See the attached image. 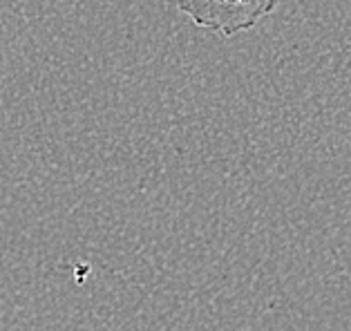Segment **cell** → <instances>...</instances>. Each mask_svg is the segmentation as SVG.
Returning a JSON list of instances; mask_svg holds the SVG:
<instances>
[{"instance_id":"6da1fadb","label":"cell","mask_w":351,"mask_h":331,"mask_svg":"<svg viewBox=\"0 0 351 331\" xmlns=\"http://www.w3.org/2000/svg\"><path fill=\"white\" fill-rule=\"evenodd\" d=\"M280 0H177L179 12L197 27L235 36L253 29L264 16L273 14Z\"/></svg>"}]
</instances>
